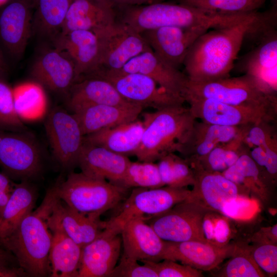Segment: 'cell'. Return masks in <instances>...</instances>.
<instances>
[{
    "label": "cell",
    "mask_w": 277,
    "mask_h": 277,
    "mask_svg": "<svg viewBox=\"0 0 277 277\" xmlns=\"http://www.w3.org/2000/svg\"><path fill=\"white\" fill-rule=\"evenodd\" d=\"M239 188L258 195H264L266 185L258 166L248 152L242 154L236 163L222 173Z\"/></svg>",
    "instance_id": "836d02e7"
},
{
    "label": "cell",
    "mask_w": 277,
    "mask_h": 277,
    "mask_svg": "<svg viewBox=\"0 0 277 277\" xmlns=\"http://www.w3.org/2000/svg\"><path fill=\"white\" fill-rule=\"evenodd\" d=\"M230 228L225 219L213 218L212 243L220 246L227 244L230 236Z\"/></svg>",
    "instance_id": "ee69618b"
},
{
    "label": "cell",
    "mask_w": 277,
    "mask_h": 277,
    "mask_svg": "<svg viewBox=\"0 0 277 277\" xmlns=\"http://www.w3.org/2000/svg\"><path fill=\"white\" fill-rule=\"evenodd\" d=\"M117 7L121 10V22L138 33L167 26L214 29L227 25L229 21L223 13L166 1Z\"/></svg>",
    "instance_id": "277c9868"
},
{
    "label": "cell",
    "mask_w": 277,
    "mask_h": 277,
    "mask_svg": "<svg viewBox=\"0 0 277 277\" xmlns=\"http://www.w3.org/2000/svg\"><path fill=\"white\" fill-rule=\"evenodd\" d=\"M122 246L121 234L106 227L82 248L77 277L110 276L117 264Z\"/></svg>",
    "instance_id": "ac0fdd59"
},
{
    "label": "cell",
    "mask_w": 277,
    "mask_h": 277,
    "mask_svg": "<svg viewBox=\"0 0 277 277\" xmlns=\"http://www.w3.org/2000/svg\"><path fill=\"white\" fill-rule=\"evenodd\" d=\"M162 262L144 261L156 271L158 277H202V271L170 260Z\"/></svg>",
    "instance_id": "ab89813d"
},
{
    "label": "cell",
    "mask_w": 277,
    "mask_h": 277,
    "mask_svg": "<svg viewBox=\"0 0 277 277\" xmlns=\"http://www.w3.org/2000/svg\"><path fill=\"white\" fill-rule=\"evenodd\" d=\"M10 0H0V7L4 6L6 5Z\"/></svg>",
    "instance_id": "816d5d0a"
},
{
    "label": "cell",
    "mask_w": 277,
    "mask_h": 277,
    "mask_svg": "<svg viewBox=\"0 0 277 277\" xmlns=\"http://www.w3.org/2000/svg\"><path fill=\"white\" fill-rule=\"evenodd\" d=\"M158 161L159 173L165 186L186 188L193 185L194 171L186 159L175 153H170L163 156Z\"/></svg>",
    "instance_id": "e575fe53"
},
{
    "label": "cell",
    "mask_w": 277,
    "mask_h": 277,
    "mask_svg": "<svg viewBox=\"0 0 277 277\" xmlns=\"http://www.w3.org/2000/svg\"><path fill=\"white\" fill-rule=\"evenodd\" d=\"M51 232L52 240L49 255L50 276L77 277L82 248L63 233L58 231Z\"/></svg>",
    "instance_id": "d6a6232c"
},
{
    "label": "cell",
    "mask_w": 277,
    "mask_h": 277,
    "mask_svg": "<svg viewBox=\"0 0 277 277\" xmlns=\"http://www.w3.org/2000/svg\"><path fill=\"white\" fill-rule=\"evenodd\" d=\"M211 29L206 26H167L141 33L152 50L164 62L177 69L195 41Z\"/></svg>",
    "instance_id": "5bb4252c"
},
{
    "label": "cell",
    "mask_w": 277,
    "mask_h": 277,
    "mask_svg": "<svg viewBox=\"0 0 277 277\" xmlns=\"http://www.w3.org/2000/svg\"><path fill=\"white\" fill-rule=\"evenodd\" d=\"M31 75L43 87L66 97L76 80L71 58L52 45L45 48L36 56L31 68Z\"/></svg>",
    "instance_id": "2e32d148"
},
{
    "label": "cell",
    "mask_w": 277,
    "mask_h": 277,
    "mask_svg": "<svg viewBox=\"0 0 277 277\" xmlns=\"http://www.w3.org/2000/svg\"><path fill=\"white\" fill-rule=\"evenodd\" d=\"M96 34L101 46L100 67L97 71H118L132 58L151 49L140 33L122 22H116Z\"/></svg>",
    "instance_id": "4fadbf2b"
},
{
    "label": "cell",
    "mask_w": 277,
    "mask_h": 277,
    "mask_svg": "<svg viewBox=\"0 0 277 277\" xmlns=\"http://www.w3.org/2000/svg\"><path fill=\"white\" fill-rule=\"evenodd\" d=\"M271 31V30H270ZM265 33L246 63V73L265 93L276 96L277 91V37L276 32Z\"/></svg>",
    "instance_id": "4316f807"
},
{
    "label": "cell",
    "mask_w": 277,
    "mask_h": 277,
    "mask_svg": "<svg viewBox=\"0 0 277 277\" xmlns=\"http://www.w3.org/2000/svg\"><path fill=\"white\" fill-rule=\"evenodd\" d=\"M66 97L71 111L87 105L125 106L131 104L125 100L109 82L95 75L87 76L76 82Z\"/></svg>",
    "instance_id": "f1b7e54d"
},
{
    "label": "cell",
    "mask_w": 277,
    "mask_h": 277,
    "mask_svg": "<svg viewBox=\"0 0 277 277\" xmlns=\"http://www.w3.org/2000/svg\"><path fill=\"white\" fill-rule=\"evenodd\" d=\"M143 131V122L137 118L84 135L83 141L128 156L134 155L141 143Z\"/></svg>",
    "instance_id": "f546056e"
},
{
    "label": "cell",
    "mask_w": 277,
    "mask_h": 277,
    "mask_svg": "<svg viewBox=\"0 0 277 277\" xmlns=\"http://www.w3.org/2000/svg\"><path fill=\"white\" fill-rule=\"evenodd\" d=\"M37 192L29 181L15 184L0 222V242L9 236L35 207Z\"/></svg>",
    "instance_id": "1f68e13d"
},
{
    "label": "cell",
    "mask_w": 277,
    "mask_h": 277,
    "mask_svg": "<svg viewBox=\"0 0 277 277\" xmlns=\"http://www.w3.org/2000/svg\"><path fill=\"white\" fill-rule=\"evenodd\" d=\"M0 261L12 265H14V261L17 262L15 258L11 253L1 246H0Z\"/></svg>",
    "instance_id": "c3c4849f"
},
{
    "label": "cell",
    "mask_w": 277,
    "mask_h": 277,
    "mask_svg": "<svg viewBox=\"0 0 277 277\" xmlns=\"http://www.w3.org/2000/svg\"><path fill=\"white\" fill-rule=\"evenodd\" d=\"M231 258L216 274L222 277H264L266 274L258 267L251 254L246 251L236 250Z\"/></svg>",
    "instance_id": "f35d334b"
},
{
    "label": "cell",
    "mask_w": 277,
    "mask_h": 277,
    "mask_svg": "<svg viewBox=\"0 0 277 277\" xmlns=\"http://www.w3.org/2000/svg\"><path fill=\"white\" fill-rule=\"evenodd\" d=\"M28 276L18 265L10 264L0 261V277Z\"/></svg>",
    "instance_id": "bcb514c9"
},
{
    "label": "cell",
    "mask_w": 277,
    "mask_h": 277,
    "mask_svg": "<svg viewBox=\"0 0 277 277\" xmlns=\"http://www.w3.org/2000/svg\"><path fill=\"white\" fill-rule=\"evenodd\" d=\"M245 126H222L195 121L180 154L188 161H197L216 146L234 138Z\"/></svg>",
    "instance_id": "83f0119b"
},
{
    "label": "cell",
    "mask_w": 277,
    "mask_h": 277,
    "mask_svg": "<svg viewBox=\"0 0 277 277\" xmlns=\"http://www.w3.org/2000/svg\"><path fill=\"white\" fill-rule=\"evenodd\" d=\"M110 277H158V275L147 263L141 265L136 260L121 256Z\"/></svg>",
    "instance_id": "60d3db41"
},
{
    "label": "cell",
    "mask_w": 277,
    "mask_h": 277,
    "mask_svg": "<svg viewBox=\"0 0 277 277\" xmlns=\"http://www.w3.org/2000/svg\"><path fill=\"white\" fill-rule=\"evenodd\" d=\"M47 223L51 231L63 233L83 248L106 227L107 221H102L100 217L87 215L72 209L57 196Z\"/></svg>",
    "instance_id": "d6986e66"
},
{
    "label": "cell",
    "mask_w": 277,
    "mask_h": 277,
    "mask_svg": "<svg viewBox=\"0 0 277 277\" xmlns=\"http://www.w3.org/2000/svg\"><path fill=\"white\" fill-rule=\"evenodd\" d=\"M114 6L110 0H72L60 35L76 30L97 34L109 28L116 23Z\"/></svg>",
    "instance_id": "7402d4cb"
},
{
    "label": "cell",
    "mask_w": 277,
    "mask_h": 277,
    "mask_svg": "<svg viewBox=\"0 0 277 277\" xmlns=\"http://www.w3.org/2000/svg\"><path fill=\"white\" fill-rule=\"evenodd\" d=\"M184 98L185 102L207 98L234 105L277 106L276 96L264 92L247 74L203 82L188 80Z\"/></svg>",
    "instance_id": "52a82bcc"
},
{
    "label": "cell",
    "mask_w": 277,
    "mask_h": 277,
    "mask_svg": "<svg viewBox=\"0 0 277 277\" xmlns=\"http://www.w3.org/2000/svg\"><path fill=\"white\" fill-rule=\"evenodd\" d=\"M142 115L143 134L134 155L141 162H154L167 154L180 153L196 121L189 107L183 105Z\"/></svg>",
    "instance_id": "3957f363"
},
{
    "label": "cell",
    "mask_w": 277,
    "mask_h": 277,
    "mask_svg": "<svg viewBox=\"0 0 277 277\" xmlns=\"http://www.w3.org/2000/svg\"><path fill=\"white\" fill-rule=\"evenodd\" d=\"M240 194L227 202L221 213L228 217L237 219L248 217L254 213L256 206L254 201Z\"/></svg>",
    "instance_id": "7bdbcfd3"
},
{
    "label": "cell",
    "mask_w": 277,
    "mask_h": 277,
    "mask_svg": "<svg viewBox=\"0 0 277 277\" xmlns=\"http://www.w3.org/2000/svg\"><path fill=\"white\" fill-rule=\"evenodd\" d=\"M51 45L71 58L75 67V82L99 69L100 42L98 36L91 31L76 30L60 35Z\"/></svg>",
    "instance_id": "44dd1931"
},
{
    "label": "cell",
    "mask_w": 277,
    "mask_h": 277,
    "mask_svg": "<svg viewBox=\"0 0 277 277\" xmlns=\"http://www.w3.org/2000/svg\"><path fill=\"white\" fill-rule=\"evenodd\" d=\"M143 109L141 106L132 103L125 106L92 104L76 108L71 112L86 135L133 121Z\"/></svg>",
    "instance_id": "484cf974"
},
{
    "label": "cell",
    "mask_w": 277,
    "mask_h": 277,
    "mask_svg": "<svg viewBox=\"0 0 277 277\" xmlns=\"http://www.w3.org/2000/svg\"><path fill=\"white\" fill-rule=\"evenodd\" d=\"M72 0H35L32 35L51 44L60 35Z\"/></svg>",
    "instance_id": "4dcf8cb0"
},
{
    "label": "cell",
    "mask_w": 277,
    "mask_h": 277,
    "mask_svg": "<svg viewBox=\"0 0 277 277\" xmlns=\"http://www.w3.org/2000/svg\"><path fill=\"white\" fill-rule=\"evenodd\" d=\"M267 0H184L182 4L224 13H249L258 11Z\"/></svg>",
    "instance_id": "8d00e7d4"
},
{
    "label": "cell",
    "mask_w": 277,
    "mask_h": 277,
    "mask_svg": "<svg viewBox=\"0 0 277 277\" xmlns=\"http://www.w3.org/2000/svg\"><path fill=\"white\" fill-rule=\"evenodd\" d=\"M30 2H31V3H33L34 5V2H35V0H28Z\"/></svg>",
    "instance_id": "f5cc1de1"
},
{
    "label": "cell",
    "mask_w": 277,
    "mask_h": 277,
    "mask_svg": "<svg viewBox=\"0 0 277 277\" xmlns=\"http://www.w3.org/2000/svg\"><path fill=\"white\" fill-rule=\"evenodd\" d=\"M130 162L128 156L83 141L77 166L87 175L118 186Z\"/></svg>",
    "instance_id": "d4e9b609"
},
{
    "label": "cell",
    "mask_w": 277,
    "mask_h": 277,
    "mask_svg": "<svg viewBox=\"0 0 277 277\" xmlns=\"http://www.w3.org/2000/svg\"><path fill=\"white\" fill-rule=\"evenodd\" d=\"M168 1V0H151V1L150 2V3L149 4H150V3H156V2H165V1ZM177 2H181L182 1H184V0H176Z\"/></svg>",
    "instance_id": "f907efd6"
},
{
    "label": "cell",
    "mask_w": 277,
    "mask_h": 277,
    "mask_svg": "<svg viewBox=\"0 0 277 277\" xmlns=\"http://www.w3.org/2000/svg\"><path fill=\"white\" fill-rule=\"evenodd\" d=\"M89 75L107 80L127 102L143 108L160 110L183 105L185 102L184 99L169 93L152 78L142 74L97 71Z\"/></svg>",
    "instance_id": "30bf717a"
},
{
    "label": "cell",
    "mask_w": 277,
    "mask_h": 277,
    "mask_svg": "<svg viewBox=\"0 0 277 277\" xmlns=\"http://www.w3.org/2000/svg\"><path fill=\"white\" fill-rule=\"evenodd\" d=\"M57 197L53 187L47 192L40 206L27 214L13 231L0 242L11 253L28 276L50 274L49 255L52 240L47 219Z\"/></svg>",
    "instance_id": "7a4b0ae2"
},
{
    "label": "cell",
    "mask_w": 277,
    "mask_h": 277,
    "mask_svg": "<svg viewBox=\"0 0 277 277\" xmlns=\"http://www.w3.org/2000/svg\"><path fill=\"white\" fill-rule=\"evenodd\" d=\"M232 244L217 245L208 241H165L162 260L179 262L201 271H210L219 266L234 252Z\"/></svg>",
    "instance_id": "e0dca14e"
},
{
    "label": "cell",
    "mask_w": 277,
    "mask_h": 277,
    "mask_svg": "<svg viewBox=\"0 0 277 277\" xmlns=\"http://www.w3.org/2000/svg\"><path fill=\"white\" fill-rule=\"evenodd\" d=\"M120 234L123 249L122 256L142 262L162 260L165 241L143 219L136 218L127 222Z\"/></svg>",
    "instance_id": "cb8c5ba5"
},
{
    "label": "cell",
    "mask_w": 277,
    "mask_h": 277,
    "mask_svg": "<svg viewBox=\"0 0 277 277\" xmlns=\"http://www.w3.org/2000/svg\"><path fill=\"white\" fill-rule=\"evenodd\" d=\"M251 255L258 267L266 275L277 272V246L274 243H264L254 249Z\"/></svg>",
    "instance_id": "b9f144b4"
},
{
    "label": "cell",
    "mask_w": 277,
    "mask_h": 277,
    "mask_svg": "<svg viewBox=\"0 0 277 277\" xmlns=\"http://www.w3.org/2000/svg\"><path fill=\"white\" fill-rule=\"evenodd\" d=\"M44 127L53 155L66 170L77 166L84 135L72 113L57 106L48 113Z\"/></svg>",
    "instance_id": "8fae6325"
},
{
    "label": "cell",
    "mask_w": 277,
    "mask_h": 277,
    "mask_svg": "<svg viewBox=\"0 0 277 277\" xmlns=\"http://www.w3.org/2000/svg\"><path fill=\"white\" fill-rule=\"evenodd\" d=\"M33 8L28 0H10L0 10V42L14 58L22 56L32 35Z\"/></svg>",
    "instance_id": "9a60e30c"
},
{
    "label": "cell",
    "mask_w": 277,
    "mask_h": 277,
    "mask_svg": "<svg viewBox=\"0 0 277 277\" xmlns=\"http://www.w3.org/2000/svg\"><path fill=\"white\" fill-rule=\"evenodd\" d=\"M0 129L28 130L15 107L13 88L0 75Z\"/></svg>",
    "instance_id": "74e56055"
},
{
    "label": "cell",
    "mask_w": 277,
    "mask_h": 277,
    "mask_svg": "<svg viewBox=\"0 0 277 277\" xmlns=\"http://www.w3.org/2000/svg\"><path fill=\"white\" fill-rule=\"evenodd\" d=\"M0 222H1V219H0Z\"/></svg>",
    "instance_id": "db71d44e"
},
{
    "label": "cell",
    "mask_w": 277,
    "mask_h": 277,
    "mask_svg": "<svg viewBox=\"0 0 277 277\" xmlns=\"http://www.w3.org/2000/svg\"><path fill=\"white\" fill-rule=\"evenodd\" d=\"M44 155L40 143L30 131L0 129V167L10 178L22 181L39 176Z\"/></svg>",
    "instance_id": "8992f818"
},
{
    "label": "cell",
    "mask_w": 277,
    "mask_h": 277,
    "mask_svg": "<svg viewBox=\"0 0 277 277\" xmlns=\"http://www.w3.org/2000/svg\"><path fill=\"white\" fill-rule=\"evenodd\" d=\"M271 15L257 11L236 24L211 29L201 35L183 63L188 80L203 82L229 76L246 35L258 31Z\"/></svg>",
    "instance_id": "6da1fadb"
},
{
    "label": "cell",
    "mask_w": 277,
    "mask_h": 277,
    "mask_svg": "<svg viewBox=\"0 0 277 277\" xmlns=\"http://www.w3.org/2000/svg\"><path fill=\"white\" fill-rule=\"evenodd\" d=\"M15 184L7 175L0 172V219Z\"/></svg>",
    "instance_id": "f6af8a7d"
},
{
    "label": "cell",
    "mask_w": 277,
    "mask_h": 277,
    "mask_svg": "<svg viewBox=\"0 0 277 277\" xmlns=\"http://www.w3.org/2000/svg\"><path fill=\"white\" fill-rule=\"evenodd\" d=\"M190 193L186 188L166 186L156 188H133L124 201L118 213L107 221L106 228L120 233L128 221L142 219L145 221L186 200Z\"/></svg>",
    "instance_id": "ba28073f"
},
{
    "label": "cell",
    "mask_w": 277,
    "mask_h": 277,
    "mask_svg": "<svg viewBox=\"0 0 277 277\" xmlns=\"http://www.w3.org/2000/svg\"><path fill=\"white\" fill-rule=\"evenodd\" d=\"M157 164L150 162H130L118 186L127 189L133 188H156L164 186Z\"/></svg>",
    "instance_id": "d590c367"
},
{
    "label": "cell",
    "mask_w": 277,
    "mask_h": 277,
    "mask_svg": "<svg viewBox=\"0 0 277 277\" xmlns=\"http://www.w3.org/2000/svg\"><path fill=\"white\" fill-rule=\"evenodd\" d=\"M116 72L147 75L169 93L184 99L188 77L179 69L167 64L152 49L132 58Z\"/></svg>",
    "instance_id": "603a6c76"
},
{
    "label": "cell",
    "mask_w": 277,
    "mask_h": 277,
    "mask_svg": "<svg viewBox=\"0 0 277 277\" xmlns=\"http://www.w3.org/2000/svg\"><path fill=\"white\" fill-rule=\"evenodd\" d=\"M53 188L58 199L69 207L96 217L124 201L129 190L82 172H70Z\"/></svg>",
    "instance_id": "5b68a950"
},
{
    "label": "cell",
    "mask_w": 277,
    "mask_h": 277,
    "mask_svg": "<svg viewBox=\"0 0 277 277\" xmlns=\"http://www.w3.org/2000/svg\"><path fill=\"white\" fill-rule=\"evenodd\" d=\"M6 68V65L4 62V59L2 56V53L0 51V72H3Z\"/></svg>",
    "instance_id": "681fc988"
},
{
    "label": "cell",
    "mask_w": 277,
    "mask_h": 277,
    "mask_svg": "<svg viewBox=\"0 0 277 277\" xmlns=\"http://www.w3.org/2000/svg\"><path fill=\"white\" fill-rule=\"evenodd\" d=\"M209 211L187 199L149 220V224L164 241L206 242L203 221Z\"/></svg>",
    "instance_id": "7c38bea8"
},
{
    "label": "cell",
    "mask_w": 277,
    "mask_h": 277,
    "mask_svg": "<svg viewBox=\"0 0 277 277\" xmlns=\"http://www.w3.org/2000/svg\"><path fill=\"white\" fill-rule=\"evenodd\" d=\"M194 117L206 123L226 126H252L271 122L277 106L234 105L207 98L186 101Z\"/></svg>",
    "instance_id": "9c48e42d"
},
{
    "label": "cell",
    "mask_w": 277,
    "mask_h": 277,
    "mask_svg": "<svg viewBox=\"0 0 277 277\" xmlns=\"http://www.w3.org/2000/svg\"><path fill=\"white\" fill-rule=\"evenodd\" d=\"M114 6H129L147 4L151 0H110Z\"/></svg>",
    "instance_id": "7dc6e473"
},
{
    "label": "cell",
    "mask_w": 277,
    "mask_h": 277,
    "mask_svg": "<svg viewBox=\"0 0 277 277\" xmlns=\"http://www.w3.org/2000/svg\"><path fill=\"white\" fill-rule=\"evenodd\" d=\"M189 163L194 182L187 200L208 211L221 212L227 202L240 194L239 187L222 173L206 170L196 163Z\"/></svg>",
    "instance_id": "ffe728a7"
}]
</instances>
